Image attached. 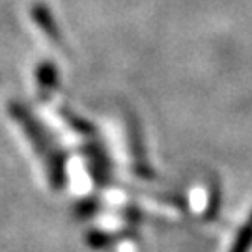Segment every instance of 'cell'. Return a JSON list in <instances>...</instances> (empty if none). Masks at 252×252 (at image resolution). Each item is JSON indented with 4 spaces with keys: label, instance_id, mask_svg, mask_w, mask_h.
Segmentation results:
<instances>
[{
    "label": "cell",
    "instance_id": "obj_1",
    "mask_svg": "<svg viewBox=\"0 0 252 252\" xmlns=\"http://www.w3.org/2000/svg\"><path fill=\"white\" fill-rule=\"evenodd\" d=\"M251 247H252V213L249 217V220L241 226V230H239V234L235 237L234 247H232L230 252H249Z\"/></svg>",
    "mask_w": 252,
    "mask_h": 252
},
{
    "label": "cell",
    "instance_id": "obj_2",
    "mask_svg": "<svg viewBox=\"0 0 252 252\" xmlns=\"http://www.w3.org/2000/svg\"><path fill=\"white\" fill-rule=\"evenodd\" d=\"M32 17H34V21H36L37 25L49 34V37L56 39V28H54V25H53V19H51L49 11H47L41 4H36V6L32 8Z\"/></svg>",
    "mask_w": 252,
    "mask_h": 252
}]
</instances>
